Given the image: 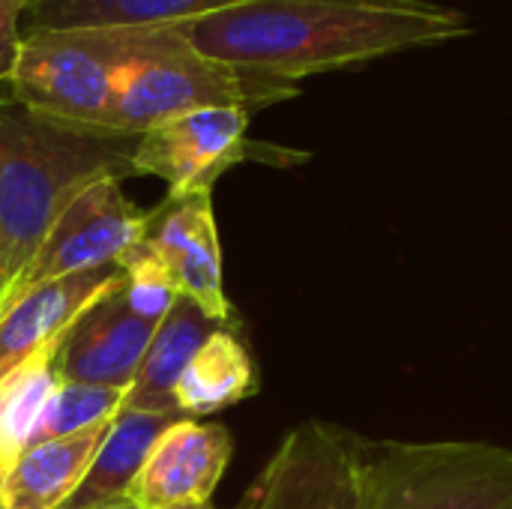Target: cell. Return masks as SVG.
<instances>
[{
	"label": "cell",
	"instance_id": "6da1fadb",
	"mask_svg": "<svg viewBox=\"0 0 512 509\" xmlns=\"http://www.w3.org/2000/svg\"><path fill=\"white\" fill-rule=\"evenodd\" d=\"M183 33L213 60L300 84L309 75L438 48L474 27L462 9L435 0H243L183 24Z\"/></svg>",
	"mask_w": 512,
	"mask_h": 509
},
{
	"label": "cell",
	"instance_id": "7a4b0ae2",
	"mask_svg": "<svg viewBox=\"0 0 512 509\" xmlns=\"http://www.w3.org/2000/svg\"><path fill=\"white\" fill-rule=\"evenodd\" d=\"M138 135L0 102V297L12 294L69 201L96 180L135 177Z\"/></svg>",
	"mask_w": 512,
	"mask_h": 509
},
{
	"label": "cell",
	"instance_id": "3957f363",
	"mask_svg": "<svg viewBox=\"0 0 512 509\" xmlns=\"http://www.w3.org/2000/svg\"><path fill=\"white\" fill-rule=\"evenodd\" d=\"M294 96H300L294 81L201 54L183 24L132 27L111 84L108 129L141 135L195 108H246L255 114Z\"/></svg>",
	"mask_w": 512,
	"mask_h": 509
},
{
	"label": "cell",
	"instance_id": "277c9868",
	"mask_svg": "<svg viewBox=\"0 0 512 509\" xmlns=\"http://www.w3.org/2000/svg\"><path fill=\"white\" fill-rule=\"evenodd\" d=\"M360 509H512V450L483 441H366Z\"/></svg>",
	"mask_w": 512,
	"mask_h": 509
},
{
	"label": "cell",
	"instance_id": "5b68a950",
	"mask_svg": "<svg viewBox=\"0 0 512 509\" xmlns=\"http://www.w3.org/2000/svg\"><path fill=\"white\" fill-rule=\"evenodd\" d=\"M129 36L120 27L24 30L9 99L54 120L108 129L111 84Z\"/></svg>",
	"mask_w": 512,
	"mask_h": 509
},
{
	"label": "cell",
	"instance_id": "8992f818",
	"mask_svg": "<svg viewBox=\"0 0 512 509\" xmlns=\"http://www.w3.org/2000/svg\"><path fill=\"white\" fill-rule=\"evenodd\" d=\"M252 114L246 108H195L171 120L156 123L138 135L132 153L135 177H159L168 195L213 192V183L234 165L258 159L291 165L303 162L306 153L258 144L249 138Z\"/></svg>",
	"mask_w": 512,
	"mask_h": 509
},
{
	"label": "cell",
	"instance_id": "52a82bcc",
	"mask_svg": "<svg viewBox=\"0 0 512 509\" xmlns=\"http://www.w3.org/2000/svg\"><path fill=\"white\" fill-rule=\"evenodd\" d=\"M363 438L324 420L294 426L237 509H360Z\"/></svg>",
	"mask_w": 512,
	"mask_h": 509
},
{
	"label": "cell",
	"instance_id": "ba28073f",
	"mask_svg": "<svg viewBox=\"0 0 512 509\" xmlns=\"http://www.w3.org/2000/svg\"><path fill=\"white\" fill-rule=\"evenodd\" d=\"M147 222L150 210H141L126 198L123 180L105 177L90 183L69 201L15 291L0 297V303H9L48 279L117 267L120 258L144 240Z\"/></svg>",
	"mask_w": 512,
	"mask_h": 509
},
{
	"label": "cell",
	"instance_id": "9c48e42d",
	"mask_svg": "<svg viewBox=\"0 0 512 509\" xmlns=\"http://www.w3.org/2000/svg\"><path fill=\"white\" fill-rule=\"evenodd\" d=\"M144 243L159 255L177 282L180 297L195 303L222 327H237L222 279V243L213 213V195H165L150 210Z\"/></svg>",
	"mask_w": 512,
	"mask_h": 509
},
{
	"label": "cell",
	"instance_id": "30bf717a",
	"mask_svg": "<svg viewBox=\"0 0 512 509\" xmlns=\"http://www.w3.org/2000/svg\"><path fill=\"white\" fill-rule=\"evenodd\" d=\"M234 453L231 432L219 423L174 420L150 447L126 501L138 509L210 504Z\"/></svg>",
	"mask_w": 512,
	"mask_h": 509
},
{
	"label": "cell",
	"instance_id": "8fae6325",
	"mask_svg": "<svg viewBox=\"0 0 512 509\" xmlns=\"http://www.w3.org/2000/svg\"><path fill=\"white\" fill-rule=\"evenodd\" d=\"M156 327L159 324L132 315L123 288H117L69 327L57 354L60 384L129 390Z\"/></svg>",
	"mask_w": 512,
	"mask_h": 509
},
{
	"label": "cell",
	"instance_id": "7c38bea8",
	"mask_svg": "<svg viewBox=\"0 0 512 509\" xmlns=\"http://www.w3.org/2000/svg\"><path fill=\"white\" fill-rule=\"evenodd\" d=\"M117 288H123L120 267H102L39 282L15 300L0 303V372L24 360L39 345L63 339L90 306Z\"/></svg>",
	"mask_w": 512,
	"mask_h": 509
},
{
	"label": "cell",
	"instance_id": "4fadbf2b",
	"mask_svg": "<svg viewBox=\"0 0 512 509\" xmlns=\"http://www.w3.org/2000/svg\"><path fill=\"white\" fill-rule=\"evenodd\" d=\"M111 423L27 447L0 477V509H63L93 465Z\"/></svg>",
	"mask_w": 512,
	"mask_h": 509
},
{
	"label": "cell",
	"instance_id": "5bb4252c",
	"mask_svg": "<svg viewBox=\"0 0 512 509\" xmlns=\"http://www.w3.org/2000/svg\"><path fill=\"white\" fill-rule=\"evenodd\" d=\"M219 327L222 324L207 318L195 303L180 297L168 318L156 327V336L150 339V348L126 393L123 411L180 417V411L174 408V387L201 342Z\"/></svg>",
	"mask_w": 512,
	"mask_h": 509
},
{
	"label": "cell",
	"instance_id": "9a60e30c",
	"mask_svg": "<svg viewBox=\"0 0 512 509\" xmlns=\"http://www.w3.org/2000/svg\"><path fill=\"white\" fill-rule=\"evenodd\" d=\"M258 393V372L249 348L234 327L213 330L174 387V408L180 417H210L231 405H240Z\"/></svg>",
	"mask_w": 512,
	"mask_h": 509
},
{
	"label": "cell",
	"instance_id": "2e32d148",
	"mask_svg": "<svg viewBox=\"0 0 512 509\" xmlns=\"http://www.w3.org/2000/svg\"><path fill=\"white\" fill-rule=\"evenodd\" d=\"M237 3L243 0H30L24 9V30L192 24Z\"/></svg>",
	"mask_w": 512,
	"mask_h": 509
},
{
	"label": "cell",
	"instance_id": "e0dca14e",
	"mask_svg": "<svg viewBox=\"0 0 512 509\" xmlns=\"http://www.w3.org/2000/svg\"><path fill=\"white\" fill-rule=\"evenodd\" d=\"M183 417L168 414H141V411H120L87 468L75 495L63 504V509H105L126 501L132 480L138 477L150 447L156 438Z\"/></svg>",
	"mask_w": 512,
	"mask_h": 509
},
{
	"label": "cell",
	"instance_id": "ac0fdd59",
	"mask_svg": "<svg viewBox=\"0 0 512 509\" xmlns=\"http://www.w3.org/2000/svg\"><path fill=\"white\" fill-rule=\"evenodd\" d=\"M63 339L39 345L24 360L0 372V477L30 447L42 411L60 387L57 354Z\"/></svg>",
	"mask_w": 512,
	"mask_h": 509
},
{
	"label": "cell",
	"instance_id": "d6986e66",
	"mask_svg": "<svg viewBox=\"0 0 512 509\" xmlns=\"http://www.w3.org/2000/svg\"><path fill=\"white\" fill-rule=\"evenodd\" d=\"M129 390L117 387H93V384H60L54 396L48 399L42 420L30 438V447L78 435L84 429H93L99 423L114 420L123 411Z\"/></svg>",
	"mask_w": 512,
	"mask_h": 509
},
{
	"label": "cell",
	"instance_id": "ffe728a7",
	"mask_svg": "<svg viewBox=\"0 0 512 509\" xmlns=\"http://www.w3.org/2000/svg\"><path fill=\"white\" fill-rule=\"evenodd\" d=\"M117 267L123 273V297H126L129 312L144 321L162 324L168 312L177 306L180 291L168 267L159 261V255L141 240L120 258Z\"/></svg>",
	"mask_w": 512,
	"mask_h": 509
},
{
	"label": "cell",
	"instance_id": "44dd1931",
	"mask_svg": "<svg viewBox=\"0 0 512 509\" xmlns=\"http://www.w3.org/2000/svg\"><path fill=\"white\" fill-rule=\"evenodd\" d=\"M24 9H27V0H0V84L9 81L18 51H21Z\"/></svg>",
	"mask_w": 512,
	"mask_h": 509
},
{
	"label": "cell",
	"instance_id": "7402d4cb",
	"mask_svg": "<svg viewBox=\"0 0 512 509\" xmlns=\"http://www.w3.org/2000/svg\"><path fill=\"white\" fill-rule=\"evenodd\" d=\"M168 509H213L210 504H180V507H168Z\"/></svg>",
	"mask_w": 512,
	"mask_h": 509
},
{
	"label": "cell",
	"instance_id": "603a6c76",
	"mask_svg": "<svg viewBox=\"0 0 512 509\" xmlns=\"http://www.w3.org/2000/svg\"><path fill=\"white\" fill-rule=\"evenodd\" d=\"M105 509H138V507H132L129 501H120V504H114V507H105Z\"/></svg>",
	"mask_w": 512,
	"mask_h": 509
},
{
	"label": "cell",
	"instance_id": "cb8c5ba5",
	"mask_svg": "<svg viewBox=\"0 0 512 509\" xmlns=\"http://www.w3.org/2000/svg\"><path fill=\"white\" fill-rule=\"evenodd\" d=\"M27 3H30V0H27Z\"/></svg>",
	"mask_w": 512,
	"mask_h": 509
},
{
	"label": "cell",
	"instance_id": "d4e9b609",
	"mask_svg": "<svg viewBox=\"0 0 512 509\" xmlns=\"http://www.w3.org/2000/svg\"><path fill=\"white\" fill-rule=\"evenodd\" d=\"M0 291H3V288H0Z\"/></svg>",
	"mask_w": 512,
	"mask_h": 509
}]
</instances>
